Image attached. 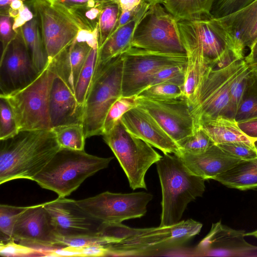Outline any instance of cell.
<instances>
[{"label":"cell","instance_id":"cell-1","mask_svg":"<svg viewBox=\"0 0 257 257\" xmlns=\"http://www.w3.org/2000/svg\"><path fill=\"white\" fill-rule=\"evenodd\" d=\"M202 224L192 219L171 226L131 228L121 223H104L102 232L110 241L107 256H147L179 248L199 234Z\"/></svg>","mask_w":257,"mask_h":257},{"label":"cell","instance_id":"cell-2","mask_svg":"<svg viewBox=\"0 0 257 257\" xmlns=\"http://www.w3.org/2000/svg\"><path fill=\"white\" fill-rule=\"evenodd\" d=\"M0 142L1 185L18 179L33 181L61 148L52 130L22 131Z\"/></svg>","mask_w":257,"mask_h":257},{"label":"cell","instance_id":"cell-3","mask_svg":"<svg viewBox=\"0 0 257 257\" xmlns=\"http://www.w3.org/2000/svg\"><path fill=\"white\" fill-rule=\"evenodd\" d=\"M162 189L160 226L180 221L188 204L201 197L205 179L192 173L175 154H164L156 163Z\"/></svg>","mask_w":257,"mask_h":257},{"label":"cell","instance_id":"cell-4","mask_svg":"<svg viewBox=\"0 0 257 257\" xmlns=\"http://www.w3.org/2000/svg\"><path fill=\"white\" fill-rule=\"evenodd\" d=\"M247 64L245 58H239L230 50L222 61L210 65L191 107L196 129L203 122L220 115L230 118V84Z\"/></svg>","mask_w":257,"mask_h":257},{"label":"cell","instance_id":"cell-5","mask_svg":"<svg viewBox=\"0 0 257 257\" xmlns=\"http://www.w3.org/2000/svg\"><path fill=\"white\" fill-rule=\"evenodd\" d=\"M113 159L91 155L84 150L60 148L33 181L59 197H66L86 179L106 168Z\"/></svg>","mask_w":257,"mask_h":257},{"label":"cell","instance_id":"cell-6","mask_svg":"<svg viewBox=\"0 0 257 257\" xmlns=\"http://www.w3.org/2000/svg\"><path fill=\"white\" fill-rule=\"evenodd\" d=\"M122 54L96 66L84 105L82 125L86 138L102 135L105 116L122 96Z\"/></svg>","mask_w":257,"mask_h":257},{"label":"cell","instance_id":"cell-7","mask_svg":"<svg viewBox=\"0 0 257 257\" xmlns=\"http://www.w3.org/2000/svg\"><path fill=\"white\" fill-rule=\"evenodd\" d=\"M56 76L46 65L28 85L10 93L0 94V97L10 105L20 131L51 130L49 101Z\"/></svg>","mask_w":257,"mask_h":257},{"label":"cell","instance_id":"cell-8","mask_svg":"<svg viewBox=\"0 0 257 257\" xmlns=\"http://www.w3.org/2000/svg\"><path fill=\"white\" fill-rule=\"evenodd\" d=\"M102 136L124 171L130 187L133 190L147 189L146 174L162 156L150 144L130 133L120 120Z\"/></svg>","mask_w":257,"mask_h":257},{"label":"cell","instance_id":"cell-9","mask_svg":"<svg viewBox=\"0 0 257 257\" xmlns=\"http://www.w3.org/2000/svg\"><path fill=\"white\" fill-rule=\"evenodd\" d=\"M132 47L165 53L186 54L178 22L160 3L150 6L137 26Z\"/></svg>","mask_w":257,"mask_h":257},{"label":"cell","instance_id":"cell-10","mask_svg":"<svg viewBox=\"0 0 257 257\" xmlns=\"http://www.w3.org/2000/svg\"><path fill=\"white\" fill-rule=\"evenodd\" d=\"M122 95H137L147 85L149 77L159 70L186 65V54L165 53L131 47L122 54Z\"/></svg>","mask_w":257,"mask_h":257},{"label":"cell","instance_id":"cell-11","mask_svg":"<svg viewBox=\"0 0 257 257\" xmlns=\"http://www.w3.org/2000/svg\"><path fill=\"white\" fill-rule=\"evenodd\" d=\"M25 3L37 17L50 64L75 39L79 26L71 17L47 0H28Z\"/></svg>","mask_w":257,"mask_h":257},{"label":"cell","instance_id":"cell-12","mask_svg":"<svg viewBox=\"0 0 257 257\" xmlns=\"http://www.w3.org/2000/svg\"><path fill=\"white\" fill-rule=\"evenodd\" d=\"M153 198L152 194L145 192L116 193L106 191L76 200V203L102 223L117 224L144 216L147 205Z\"/></svg>","mask_w":257,"mask_h":257},{"label":"cell","instance_id":"cell-13","mask_svg":"<svg viewBox=\"0 0 257 257\" xmlns=\"http://www.w3.org/2000/svg\"><path fill=\"white\" fill-rule=\"evenodd\" d=\"M178 25L183 46L197 48L210 64L222 61L229 49L234 52L228 33L216 19L182 20Z\"/></svg>","mask_w":257,"mask_h":257},{"label":"cell","instance_id":"cell-14","mask_svg":"<svg viewBox=\"0 0 257 257\" xmlns=\"http://www.w3.org/2000/svg\"><path fill=\"white\" fill-rule=\"evenodd\" d=\"M137 101L138 106L147 111L177 144L197 130L191 107L183 97L156 100L138 96Z\"/></svg>","mask_w":257,"mask_h":257},{"label":"cell","instance_id":"cell-15","mask_svg":"<svg viewBox=\"0 0 257 257\" xmlns=\"http://www.w3.org/2000/svg\"><path fill=\"white\" fill-rule=\"evenodd\" d=\"M58 233L44 203L27 206L18 219L12 239L39 249L61 247Z\"/></svg>","mask_w":257,"mask_h":257},{"label":"cell","instance_id":"cell-16","mask_svg":"<svg viewBox=\"0 0 257 257\" xmlns=\"http://www.w3.org/2000/svg\"><path fill=\"white\" fill-rule=\"evenodd\" d=\"M0 60V94L22 88L38 76L21 28Z\"/></svg>","mask_w":257,"mask_h":257},{"label":"cell","instance_id":"cell-17","mask_svg":"<svg viewBox=\"0 0 257 257\" xmlns=\"http://www.w3.org/2000/svg\"><path fill=\"white\" fill-rule=\"evenodd\" d=\"M44 203L61 237L94 234L100 229L102 223L79 206L76 200L58 197Z\"/></svg>","mask_w":257,"mask_h":257},{"label":"cell","instance_id":"cell-18","mask_svg":"<svg viewBox=\"0 0 257 257\" xmlns=\"http://www.w3.org/2000/svg\"><path fill=\"white\" fill-rule=\"evenodd\" d=\"M244 230L231 228L220 221L212 223L195 252L201 256H257V246L247 242Z\"/></svg>","mask_w":257,"mask_h":257},{"label":"cell","instance_id":"cell-19","mask_svg":"<svg viewBox=\"0 0 257 257\" xmlns=\"http://www.w3.org/2000/svg\"><path fill=\"white\" fill-rule=\"evenodd\" d=\"M125 128L132 134L161 150L164 154H177V143L145 110L137 106L121 118Z\"/></svg>","mask_w":257,"mask_h":257},{"label":"cell","instance_id":"cell-20","mask_svg":"<svg viewBox=\"0 0 257 257\" xmlns=\"http://www.w3.org/2000/svg\"><path fill=\"white\" fill-rule=\"evenodd\" d=\"M216 19L228 33L236 54L244 58L245 48L250 49L257 40V0L234 13Z\"/></svg>","mask_w":257,"mask_h":257},{"label":"cell","instance_id":"cell-21","mask_svg":"<svg viewBox=\"0 0 257 257\" xmlns=\"http://www.w3.org/2000/svg\"><path fill=\"white\" fill-rule=\"evenodd\" d=\"M176 155L192 173L205 180H214L218 175L245 161L228 154L216 145L201 153L179 149Z\"/></svg>","mask_w":257,"mask_h":257},{"label":"cell","instance_id":"cell-22","mask_svg":"<svg viewBox=\"0 0 257 257\" xmlns=\"http://www.w3.org/2000/svg\"><path fill=\"white\" fill-rule=\"evenodd\" d=\"M84 107L67 85L56 76L51 89L49 112L51 129L60 125L82 124Z\"/></svg>","mask_w":257,"mask_h":257},{"label":"cell","instance_id":"cell-23","mask_svg":"<svg viewBox=\"0 0 257 257\" xmlns=\"http://www.w3.org/2000/svg\"><path fill=\"white\" fill-rule=\"evenodd\" d=\"M90 49L86 42L74 40L50 64H47L74 94L78 76Z\"/></svg>","mask_w":257,"mask_h":257},{"label":"cell","instance_id":"cell-24","mask_svg":"<svg viewBox=\"0 0 257 257\" xmlns=\"http://www.w3.org/2000/svg\"><path fill=\"white\" fill-rule=\"evenodd\" d=\"M151 5L148 3L134 19L111 34L98 50L96 66L106 63L132 47V42L137 26Z\"/></svg>","mask_w":257,"mask_h":257},{"label":"cell","instance_id":"cell-25","mask_svg":"<svg viewBox=\"0 0 257 257\" xmlns=\"http://www.w3.org/2000/svg\"><path fill=\"white\" fill-rule=\"evenodd\" d=\"M210 137L214 145L242 143L255 147L257 140L250 138L239 128L234 118L220 115L208 120L199 126Z\"/></svg>","mask_w":257,"mask_h":257},{"label":"cell","instance_id":"cell-26","mask_svg":"<svg viewBox=\"0 0 257 257\" xmlns=\"http://www.w3.org/2000/svg\"><path fill=\"white\" fill-rule=\"evenodd\" d=\"M223 185L240 190L257 188V159L243 161L216 176Z\"/></svg>","mask_w":257,"mask_h":257},{"label":"cell","instance_id":"cell-27","mask_svg":"<svg viewBox=\"0 0 257 257\" xmlns=\"http://www.w3.org/2000/svg\"><path fill=\"white\" fill-rule=\"evenodd\" d=\"M211 0H161L160 4L177 22L211 19Z\"/></svg>","mask_w":257,"mask_h":257},{"label":"cell","instance_id":"cell-28","mask_svg":"<svg viewBox=\"0 0 257 257\" xmlns=\"http://www.w3.org/2000/svg\"><path fill=\"white\" fill-rule=\"evenodd\" d=\"M21 30L33 65L40 73L47 65V58L37 17L35 15Z\"/></svg>","mask_w":257,"mask_h":257},{"label":"cell","instance_id":"cell-29","mask_svg":"<svg viewBox=\"0 0 257 257\" xmlns=\"http://www.w3.org/2000/svg\"><path fill=\"white\" fill-rule=\"evenodd\" d=\"M98 49V47H91L76 84L74 95L83 107L95 71Z\"/></svg>","mask_w":257,"mask_h":257},{"label":"cell","instance_id":"cell-30","mask_svg":"<svg viewBox=\"0 0 257 257\" xmlns=\"http://www.w3.org/2000/svg\"><path fill=\"white\" fill-rule=\"evenodd\" d=\"M54 133L61 148L84 151L85 136L81 124H71L55 127L51 129Z\"/></svg>","mask_w":257,"mask_h":257},{"label":"cell","instance_id":"cell-31","mask_svg":"<svg viewBox=\"0 0 257 257\" xmlns=\"http://www.w3.org/2000/svg\"><path fill=\"white\" fill-rule=\"evenodd\" d=\"M256 117H257V75L253 68L234 119L238 122Z\"/></svg>","mask_w":257,"mask_h":257},{"label":"cell","instance_id":"cell-32","mask_svg":"<svg viewBox=\"0 0 257 257\" xmlns=\"http://www.w3.org/2000/svg\"><path fill=\"white\" fill-rule=\"evenodd\" d=\"M253 67L247 64L234 77L230 86V117L234 118Z\"/></svg>","mask_w":257,"mask_h":257},{"label":"cell","instance_id":"cell-33","mask_svg":"<svg viewBox=\"0 0 257 257\" xmlns=\"http://www.w3.org/2000/svg\"><path fill=\"white\" fill-rule=\"evenodd\" d=\"M120 12L118 5L113 2L106 4L103 7L98 22L99 49L112 33Z\"/></svg>","mask_w":257,"mask_h":257},{"label":"cell","instance_id":"cell-34","mask_svg":"<svg viewBox=\"0 0 257 257\" xmlns=\"http://www.w3.org/2000/svg\"><path fill=\"white\" fill-rule=\"evenodd\" d=\"M137 99V95L122 96L113 103L105 116L102 135L110 131L126 112L138 106Z\"/></svg>","mask_w":257,"mask_h":257},{"label":"cell","instance_id":"cell-35","mask_svg":"<svg viewBox=\"0 0 257 257\" xmlns=\"http://www.w3.org/2000/svg\"><path fill=\"white\" fill-rule=\"evenodd\" d=\"M183 87L172 83H161L149 86L137 96L156 100H168L183 97Z\"/></svg>","mask_w":257,"mask_h":257},{"label":"cell","instance_id":"cell-36","mask_svg":"<svg viewBox=\"0 0 257 257\" xmlns=\"http://www.w3.org/2000/svg\"><path fill=\"white\" fill-rule=\"evenodd\" d=\"M27 207L15 206L7 204L0 205L1 241L11 240L15 225L20 215Z\"/></svg>","mask_w":257,"mask_h":257},{"label":"cell","instance_id":"cell-37","mask_svg":"<svg viewBox=\"0 0 257 257\" xmlns=\"http://www.w3.org/2000/svg\"><path fill=\"white\" fill-rule=\"evenodd\" d=\"M186 69V65H174L161 69L149 77L146 87L167 82L174 83L184 88Z\"/></svg>","mask_w":257,"mask_h":257},{"label":"cell","instance_id":"cell-38","mask_svg":"<svg viewBox=\"0 0 257 257\" xmlns=\"http://www.w3.org/2000/svg\"><path fill=\"white\" fill-rule=\"evenodd\" d=\"M19 132L10 105L4 98L0 97V140L13 137Z\"/></svg>","mask_w":257,"mask_h":257},{"label":"cell","instance_id":"cell-39","mask_svg":"<svg viewBox=\"0 0 257 257\" xmlns=\"http://www.w3.org/2000/svg\"><path fill=\"white\" fill-rule=\"evenodd\" d=\"M180 150L190 153H201L214 145L208 135L201 128L177 143Z\"/></svg>","mask_w":257,"mask_h":257},{"label":"cell","instance_id":"cell-40","mask_svg":"<svg viewBox=\"0 0 257 257\" xmlns=\"http://www.w3.org/2000/svg\"><path fill=\"white\" fill-rule=\"evenodd\" d=\"M255 0H212L209 15L211 19H219L234 13Z\"/></svg>","mask_w":257,"mask_h":257},{"label":"cell","instance_id":"cell-41","mask_svg":"<svg viewBox=\"0 0 257 257\" xmlns=\"http://www.w3.org/2000/svg\"><path fill=\"white\" fill-rule=\"evenodd\" d=\"M44 249L17 244L13 239L0 244V254L4 256H43Z\"/></svg>","mask_w":257,"mask_h":257},{"label":"cell","instance_id":"cell-42","mask_svg":"<svg viewBox=\"0 0 257 257\" xmlns=\"http://www.w3.org/2000/svg\"><path fill=\"white\" fill-rule=\"evenodd\" d=\"M60 256H107V250L103 245H91L81 247L67 246L60 248Z\"/></svg>","mask_w":257,"mask_h":257},{"label":"cell","instance_id":"cell-43","mask_svg":"<svg viewBox=\"0 0 257 257\" xmlns=\"http://www.w3.org/2000/svg\"><path fill=\"white\" fill-rule=\"evenodd\" d=\"M228 154L245 161L257 159V148L242 143H231L217 145Z\"/></svg>","mask_w":257,"mask_h":257},{"label":"cell","instance_id":"cell-44","mask_svg":"<svg viewBox=\"0 0 257 257\" xmlns=\"http://www.w3.org/2000/svg\"><path fill=\"white\" fill-rule=\"evenodd\" d=\"M13 19L8 15H0V39L2 43L1 57L4 56L17 32L13 29Z\"/></svg>","mask_w":257,"mask_h":257},{"label":"cell","instance_id":"cell-45","mask_svg":"<svg viewBox=\"0 0 257 257\" xmlns=\"http://www.w3.org/2000/svg\"><path fill=\"white\" fill-rule=\"evenodd\" d=\"M56 2L67 8L73 9L82 7H93L96 5L114 2V0H49Z\"/></svg>","mask_w":257,"mask_h":257},{"label":"cell","instance_id":"cell-46","mask_svg":"<svg viewBox=\"0 0 257 257\" xmlns=\"http://www.w3.org/2000/svg\"><path fill=\"white\" fill-rule=\"evenodd\" d=\"M34 14L25 3L19 10L16 17L13 19V29L17 32L21 27L34 17Z\"/></svg>","mask_w":257,"mask_h":257},{"label":"cell","instance_id":"cell-47","mask_svg":"<svg viewBox=\"0 0 257 257\" xmlns=\"http://www.w3.org/2000/svg\"><path fill=\"white\" fill-rule=\"evenodd\" d=\"M238 125L247 136L257 140V117L238 122Z\"/></svg>","mask_w":257,"mask_h":257},{"label":"cell","instance_id":"cell-48","mask_svg":"<svg viewBox=\"0 0 257 257\" xmlns=\"http://www.w3.org/2000/svg\"><path fill=\"white\" fill-rule=\"evenodd\" d=\"M144 0H114L120 11H131L138 7Z\"/></svg>","mask_w":257,"mask_h":257},{"label":"cell","instance_id":"cell-49","mask_svg":"<svg viewBox=\"0 0 257 257\" xmlns=\"http://www.w3.org/2000/svg\"><path fill=\"white\" fill-rule=\"evenodd\" d=\"M15 0H0V15H8L10 6ZM24 2L28 0H21Z\"/></svg>","mask_w":257,"mask_h":257},{"label":"cell","instance_id":"cell-50","mask_svg":"<svg viewBox=\"0 0 257 257\" xmlns=\"http://www.w3.org/2000/svg\"><path fill=\"white\" fill-rule=\"evenodd\" d=\"M245 60L250 66H257V54L251 56H246Z\"/></svg>","mask_w":257,"mask_h":257},{"label":"cell","instance_id":"cell-51","mask_svg":"<svg viewBox=\"0 0 257 257\" xmlns=\"http://www.w3.org/2000/svg\"><path fill=\"white\" fill-rule=\"evenodd\" d=\"M250 50V53L247 56H251L257 54V40Z\"/></svg>","mask_w":257,"mask_h":257},{"label":"cell","instance_id":"cell-52","mask_svg":"<svg viewBox=\"0 0 257 257\" xmlns=\"http://www.w3.org/2000/svg\"><path fill=\"white\" fill-rule=\"evenodd\" d=\"M150 4H153L156 3H160L161 0H144Z\"/></svg>","mask_w":257,"mask_h":257},{"label":"cell","instance_id":"cell-53","mask_svg":"<svg viewBox=\"0 0 257 257\" xmlns=\"http://www.w3.org/2000/svg\"><path fill=\"white\" fill-rule=\"evenodd\" d=\"M252 67L254 68V71L257 75V66H252Z\"/></svg>","mask_w":257,"mask_h":257},{"label":"cell","instance_id":"cell-54","mask_svg":"<svg viewBox=\"0 0 257 257\" xmlns=\"http://www.w3.org/2000/svg\"><path fill=\"white\" fill-rule=\"evenodd\" d=\"M256 148H257V147L256 146Z\"/></svg>","mask_w":257,"mask_h":257},{"label":"cell","instance_id":"cell-55","mask_svg":"<svg viewBox=\"0 0 257 257\" xmlns=\"http://www.w3.org/2000/svg\"><path fill=\"white\" fill-rule=\"evenodd\" d=\"M211 1H212V0H211ZM210 5H211V4H210Z\"/></svg>","mask_w":257,"mask_h":257}]
</instances>
